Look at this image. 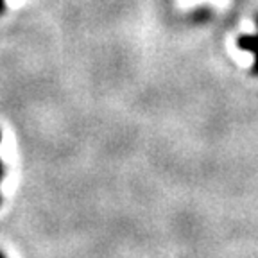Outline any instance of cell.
I'll return each mask as SVG.
<instances>
[{
	"label": "cell",
	"mask_w": 258,
	"mask_h": 258,
	"mask_svg": "<svg viewBox=\"0 0 258 258\" xmlns=\"http://www.w3.org/2000/svg\"><path fill=\"white\" fill-rule=\"evenodd\" d=\"M256 27H258V15H256ZM237 47L242 48V50L253 52L254 63H253V69H251V74L258 76V32L256 34H244V36H238Z\"/></svg>",
	"instance_id": "obj_1"
},
{
	"label": "cell",
	"mask_w": 258,
	"mask_h": 258,
	"mask_svg": "<svg viewBox=\"0 0 258 258\" xmlns=\"http://www.w3.org/2000/svg\"><path fill=\"white\" fill-rule=\"evenodd\" d=\"M0 258H6V256H4V254H2V253H0Z\"/></svg>",
	"instance_id": "obj_4"
},
{
	"label": "cell",
	"mask_w": 258,
	"mask_h": 258,
	"mask_svg": "<svg viewBox=\"0 0 258 258\" xmlns=\"http://www.w3.org/2000/svg\"><path fill=\"white\" fill-rule=\"evenodd\" d=\"M6 9V4H4V0H0V13H4Z\"/></svg>",
	"instance_id": "obj_3"
},
{
	"label": "cell",
	"mask_w": 258,
	"mask_h": 258,
	"mask_svg": "<svg viewBox=\"0 0 258 258\" xmlns=\"http://www.w3.org/2000/svg\"><path fill=\"white\" fill-rule=\"evenodd\" d=\"M0 142H2V133H0ZM2 177H4V167H2V161H0V181H2Z\"/></svg>",
	"instance_id": "obj_2"
}]
</instances>
